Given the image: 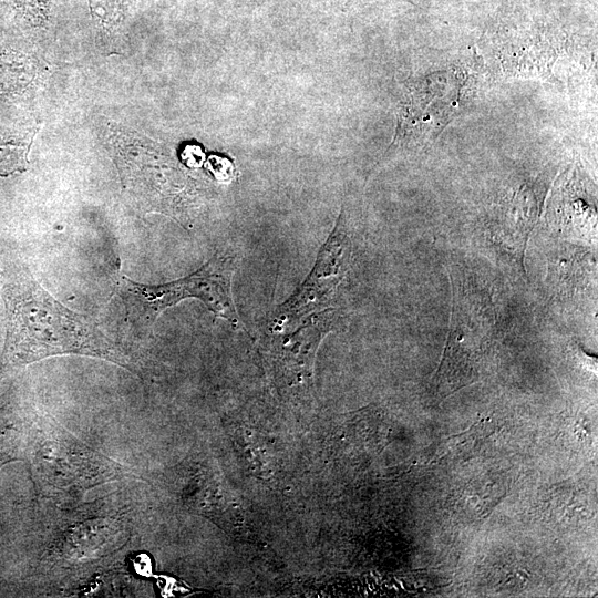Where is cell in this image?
<instances>
[{"label": "cell", "mask_w": 598, "mask_h": 598, "mask_svg": "<svg viewBox=\"0 0 598 598\" xmlns=\"http://www.w3.org/2000/svg\"><path fill=\"white\" fill-rule=\"evenodd\" d=\"M10 309L9 350L14 360L65 353L125 359L91 319L65 308L34 281L18 288Z\"/></svg>", "instance_id": "obj_1"}, {"label": "cell", "mask_w": 598, "mask_h": 598, "mask_svg": "<svg viewBox=\"0 0 598 598\" xmlns=\"http://www.w3.org/2000/svg\"><path fill=\"white\" fill-rule=\"evenodd\" d=\"M452 286L450 330L431 380L432 394L445 399L478 378L484 350L497 340L499 318L483 285L472 275L448 272Z\"/></svg>", "instance_id": "obj_2"}, {"label": "cell", "mask_w": 598, "mask_h": 598, "mask_svg": "<svg viewBox=\"0 0 598 598\" xmlns=\"http://www.w3.org/2000/svg\"><path fill=\"white\" fill-rule=\"evenodd\" d=\"M235 258L217 255L194 274L164 285H143L123 276L118 295L128 317L140 327H150L166 308L185 298L202 300L216 316L243 328L231 297Z\"/></svg>", "instance_id": "obj_3"}, {"label": "cell", "mask_w": 598, "mask_h": 598, "mask_svg": "<svg viewBox=\"0 0 598 598\" xmlns=\"http://www.w3.org/2000/svg\"><path fill=\"white\" fill-rule=\"evenodd\" d=\"M466 71L439 70L405 83L392 147H420L432 142L458 112L470 89Z\"/></svg>", "instance_id": "obj_4"}, {"label": "cell", "mask_w": 598, "mask_h": 598, "mask_svg": "<svg viewBox=\"0 0 598 598\" xmlns=\"http://www.w3.org/2000/svg\"><path fill=\"white\" fill-rule=\"evenodd\" d=\"M343 220L340 215L336 229L328 239L327 247L319 256L318 265L309 277V281L301 291L287 302L278 312L274 328H282L299 316L309 312L315 306L326 301V297L339 282L341 269L349 257V238L343 229Z\"/></svg>", "instance_id": "obj_5"}, {"label": "cell", "mask_w": 598, "mask_h": 598, "mask_svg": "<svg viewBox=\"0 0 598 598\" xmlns=\"http://www.w3.org/2000/svg\"><path fill=\"white\" fill-rule=\"evenodd\" d=\"M540 204V194L533 186H522L491 223L492 238L523 271L527 240L539 217Z\"/></svg>", "instance_id": "obj_6"}, {"label": "cell", "mask_w": 598, "mask_h": 598, "mask_svg": "<svg viewBox=\"0 0 598 598\" xmlns=\"http://www.w3.org/2000/svg\"><path fill=\"white\" fill-rule=\"evenodd\" d=\"M117 532L112 522L99 520L79 525L69 534L66 548L78 558L102 553L107 549L113 542L110 539Z\"/></svg>", "instance_id": "obj_7"}, {"label": "cell", "mask_w": 598, "mask_h": 598, "mask_svg": "<svg viewBox=\"0 0 598 598\" xmlns=\"http://www.w3.org/2000/svg\"><path fill=\"white\" fill-rule=\"evenodd\" d=\"M29 144L12 136H0V174L22 171Z\"/></svg>", "instance_id": "obj_8"}, {"label": "cell", "mask_w": 598, "mask_h": 598, "mask_svg": "<svg viewBox=\"0 0 598 598\" xmlns=\"http://www.w3.org/2000/svg\"><path fill=\"white\" fill-rule=\"evenodd\" d=\"M30 14L38 22H44L50 11V0H23Z\"/></svg>", "instance_id": "obj_9"}]
</instances>
